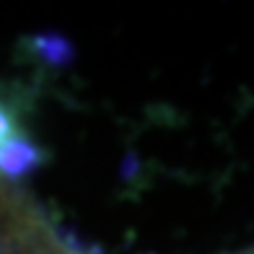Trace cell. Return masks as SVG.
<instances>
[{"label": "cell", "mask_w": 254, "mask_h": 254, "mask_svg": "<svg viewBox=\"0 0 254 254\" xmlns=\"http://www.w3.org/2000/svg\"><path fill=\"white\" fill-rule=\"evenodd\" d=\"M42 161H44L42 148L34 143L29 135H24L0 153V179L16 184L18 179L34 174V171L42 166Z\"/></svg>", "instance_id": "6da1fadb"}, {"label": "cell", "mask_w": 254, "mask_h": 254, "mask_svg": "<svg viewBox=\"0 0 254 254\" xmlns=\"http://www.w3.org/2000/svg\"><path fill=\"white\" fill-rule=\"evenodd\" d=\"M24 135L26 130L21 122V107L16 101V94H0V153Z\"/></svg>", "instance_id": "7a4b0ae2"}]
</instances>
